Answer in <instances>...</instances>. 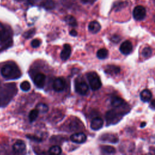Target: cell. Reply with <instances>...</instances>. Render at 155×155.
I'll return each instance as SVG.
<instances>
[{"instance_id": "obj_26", "label": "cell", "mask_w": 155, "mask_h": 155, "mask_svg": "<svg viewBox=\"0 0 155 155\" xmlns=\"http://www.w3.org/2000/svg\"><path fill=\"white\" fill-rule=\"evenodd\" d=\"M49 153H52V154H59L62 152V150L60 147L58 145H54L52 146L51 148H50L48 150Z\"/></svg>"}, {"instance_id": "obj_13", "label": "cell", "mask_w": 155, "mask_h": 155, "mask_svg": "<svg viewBox=\"0 0 155 155\" xmlns=\"http://www.w3.org/2000/svg\"><path fill=\"white\" fill-rule=\"evenodd\" d=\"M25 149V143L21 140H17L13 145V150L15 153H22Z\"/></svg>"}, {"instance_id": "obj_28", "label": "cell", "mask_w": 155, "mask_h": 155, "mask_svg": "<svg viewBox=\"0 0 155 155\" xmlns=\"http://www.w3.org/2000/svg\"><path fill=\"white\" fill-rule=\"evenodd\" d=\"M20 88L22 90L24 91H28V90H30L31 88V85L29 82L28 81H23L21 84H20Z\"/></svg>"}, {"instance_id": "obj_2", "label": "cell", "mask_w": 155, "mask_h": 155, "mask_svg": "<svg viewBox=\"0 0 155 155\" xmlns=\"http://www.w3.org/2000/svg\"><path fill=\"white\" fill-rule=\"evenodd\" d=\"M87 78L91 90H97L102 86V82L98 74L94 71H91L87 74Z\"/></svg>"}, {"instance_id": "obj_4", "label": "cell", "mask_w": 155, "mask_h": 155, "mask_svg": "<svg viewBox=\"0 0 155 155\" xmlns=\"http://www.w3.org/2000/svg\"><path fill=\"white\" fill-rule=\"evenodd\" d=\"M88 86L84 81H79L75 84V90L80 94L85 95L88 91Z\"/></svg>"}, {"instance_id": "obj_7", "label": "cell", "mask_w": 155, "mask_h": 155, "mask_svg": "<svg viewBox=\"0 0 155 155\" xmlns=\"http://www.w3.org/2000/svg\"><path fill=\"white\" fill-rule=\"evenodd\" d=\"M120 51L124 54H130L133 50V45L130 41H125L120 46Z\"/></svg>"}, {"instance_id": "obj_38", "label": "cell", "mask_w": 155, "mask_h": 155, "mask_svg": "<svg viewBox=\"0 0 155 155\" xmlns=\"http://www.w3.org/2000/svg\"><path fill=\"white\" fill-rule=\"evenodd\" d=\"M18 1H21V0H18Z\"/></svg>"}, {"instance_id": "obj_33", "label": "cell", "mask_w": 155, "mask_h": 155, "mask_svg": "<svg viewBox=\"0 0 155 155\" xmlns=\"http://www.w3.org/2000/svg\"><path fill=\"white\" fill-rule=\"evenodd\" d=\"M70 35L73 36H77L78 33H77V31L75 30H71L70 31Z\"/></svg>"}, {"instance_id": "obj_36", "label": "cell", "mask_w": 155, "mask_h": 155, "mask_svg": "<svg viewBox=\"0 0 155 155\" xmlns=\"http://www.w3.org/2000/svg\"><path fill=\"white\" fill-rule=\"evenodd\" d=\"M154 22H155V15H154Z\"/></svg>"}, {"instance_id": "obj_31", "label": "cell", "mask_w": 155, "mask_h": 155, "mask_svg": "<svg viewBox=\"0 0 155 155\" xmlns=\"http://www.w3.org/2000/svg\"><path fill=\"white\" fill-rule=\"evenodd\" d=\"M111 40L113 42H117L119 41L120 38H119V36H117V35H113V36L111 37Z\"/></svg>"}, {"instance_id": "obj_10", "label": "cell", "mask_w": 155, "mask_h": 155, "mask_svg": "<svg viewBox=\"0 0 155 155\" xmlns=\"http://www.w3.org/2000/svg\"><path fill=\"white\" fill-rule=\"evenodd\" d=\"M71 47L69 44H65L64 45L63 49L62 50L60 54V57L62 60L63 61H66L67 60L71 54Z\"/></svg>"}, {"instance_id": "obj_1", "label": "cell", "mask_w": 155, "mask_h": 155, "mask_svg": "<svg viewBox=\"0 0 155 155\" xmlns=\"http://www.w3.org/2000/svg\"><path fill=\"white\" fill-rule=\"evenodd\" d=\"M1 75L7 79H14L19 78L21 73L19 68L15 65L5 64L1 70Z\"/></svg>"}, {"instance_id": "obj_35", "label": "cell", "mask_w": 155, "mask_h": 155, "mask_svg": "<svg viewBox=\"0 0 155 155\" xmlns=\"http://www.w3.org/2000/svg\"><path fill=\"white\" fill-rule=\"evenodd\" d=\"M145 125H146V123H145V122H142L141 124H140V127H143Z\"/></svg>"}, {"instance_id": "obj_34", "label": "cell", "mask_w": 155, "mask_h": 155, "mask_svg": "<svg viewBox=\"0 0 155 155\" xmlns=\"http://www.w3.org/2000/svg\"><path fill=\"white\" fill-rule=\"evenodd\" d=\"M96 0H82L84 3H93Z\"/></svg>"}, {"instance_id": "obj_16", "label": "cell", "mask_w": 155, "mask_h": 155, "mask_svg": "<svg viewBox=\"0 0 155 155\" xmlns=\"http://www.w3.org/2000/svg\"><path fill=\"white\" fill-rule=\"evenodd\" d=\"M101 139L103 141H107L111 143H116L118 142L117 135L113 134H105L101 136Z\"/></svg>"}, {"instance_id": "obj_6", "label": "cell", "mask_w": 155, "mask_h": 155, "mask_svg": "<svg viewBox=\"0 0 155 155\" xmlns=\"http://www.w3.org/2000/svg\"><path fill=\"white\" fill-rule=\"evenodd\" d=\"M70 140L76 143H82L86 141L87 136L83 133H76L70 136Z\"/></svg>"}, {"instance_id": "obj_5", "label": "cell", "mask_w": 155, "mask_h": 155, "mask_svg": "<svg viewBox=\"0 0 155 155\" xmlns=\"http://www.w3.org/2000/svg\"><path fill=\"white\" fill-rule=\"evenodd\" d=\"M65 82L64 79L58 78L54 79L53 83V88L54 91L61 92L65 89Z\"/></svg>"}, {"instance_id": "obj_18", "label": "cell", "mask_w": 155, "mask_h": 155, "mask_svg": "<svg viewBox=\"0 0 155 155\" xmlns=\"http://www.w3.org/2000/svg\"><path fill=\"white\" fill-rule=\"evenodd\" d=\"M124 103V100L118 96H113L111 99V104L114 107H119L122 106Z\"/></svg>"}, {"instance_id": "obj_25", "label": "cell", "mask_w": 155, "mask_h": 155, "mask_svg": "<svg viewBox=\"0 0 155 155\" xmlns=\"http://www.w3.org/2000/svg\"><path fill=\"white\" fill-rule=\"evenodd\" d=\"M36 108L38 109L39 112H41L42 113H46L48 110V106L44 103H39L38 104H37V105L36 106Z\"/></svg>"}, {"instance_id": "obj_27", "label": "cell", "mask_w": 155, "mask_h": 155, "mask_svg": "<svg viewBox=\"0 0 155 155\" xmlns=\"http://www.w3.org/2000/svg\"><path fill=\"white\" fill-rule=\"evenodd\" d=\"M152 54V50L150 47H145L142 51V56L145 58H149Z\"/></svg>"}, {"instance_id": "obj_17", "label": "cell", "mask_w": 155, "mask_h": 155, "mask_svg": "<svg viewBox=\"0 0 155 155\" xmlns=\"http://www.w3.org/2000/svg\"><path fill=\"white\" fill-rule=\"evenodd\" d=\"M105 72L108 74H117L120 72V68L116 65H108L106 67Z\"/></svg>"}, {"instance_id": "obj_24", "label": "cell", "mask_w": 155, "mask_h": 155, "mask_svg": "<svg viewBox=\"0 0 155 155\" xmlns=\"http://www.w3.org/2000/svg\"><path fill=\"white\" fill-rule=\"evenodd\" d=\"M39 111L38 110V109L35 108V109H33L32 110L30 113H29V115H28V118H29V120L31 122H34L36 118L38 117V114H39Z\"/></svg>"}, {"instance_id": "obj_21", "label": "cell", "mask_w": 155, "mask_h": 155, "mask_svg": "<svg viewBox=\"0 0 155 155\" xmlns=\"http://www.w3.org/2000/svg\"><path fill=\"white\" fill-rule=\"evenodd\" d=\"M65 21L71 27H76L78 25L76 19L75 18L71 15H67L65 18Z\"/></svg>"}, {"instance_id": "obj_30", "label": "cell", "mask_w": 155, "mask_h": 155, "mask_svg": "<svg viewBox=\"0 0 155 155\" xmlns=\"http://www.w3.org/2000/svg\"><path fill=\"white\" fill-rule=\"evenodd\" d=\"M41 45V41L37 39H33L31 42V45L33 48H37Z\"/></svg>"}, {"instance_id": "obj_19", "label": "cell", "mask_w": 155, "mask_h": 155, "mask_svg": "<svg viewBox=\"0 0 155 155\" xmlns=\"http://www.w3.org/2000/svg\"><path fill=\"white\" fill-rule=\"evenodd\" d=\"M128 2L127 1V0H119L114 3L113 8L116 10H119L122 8H124L128 5Z\"/></svg>"}, {"instance_id": "obj_22", "label": "cell", "mask_w": 155, "mask_h": 155, "mask_svg": "<svg viewBox=\"0 0 155 155\" xmlns=\"http://www.w3.org/2000/svg\"><path fill=\"white\" fill-rule=\"evenodd\" d=\"M101 151L105 154H114L116 153V149L110 145H103L101 147Z\"/></svg>"}, {"instance_id": "obj_12", "label": "cell", "mask_w": 155, "mask_h": 155, "mask_svg": "<svg viewBox=\"0 0 155 155\" xmlns=\"http://www.w3.org/2000/svg\"><path fill=\"white\" fill-rule=\"evenodd\" d=\"M10 38V35L7 29L0 23V41H7Z\"/></svg>"}, {"instance_id": "obj_8", "label": "cell", "mask_w": 155, "mask_h": 155, "mask_svg": "<svg viewBox=\"0 0 155 155\" xmlns=\"http://www.w3.org/2000/svg\"><path fill=\"white\" fill-rule=\"evenodd\" d=\"M119 117L120 115L115 110H110L105 114L106 120L109 122V124H113V122L114 121L116 122Z\"/></svg>"}, {"instance_id": "obj_3", "label": "cell", "mask_w": 155, "mask_h": 155, "mask_svg": "<svg viewBox=\"0 0 155 155\" xmlns=\"http://www.w3.org/2000/svg\"><path fill=\"white\" fill-rule=\"evenodd\" d=\"M146 9L142 5H137L134 7L133 15L136 21H141L145 18L146 16Z\"/></svg>"}, {"instance_id": "obj_37", "label": "cell", "mask_w": 155, "mask_h": 155, "mask_svg": "<svg viewBox=\"0 0 155 155\" xmlns=\"http://www.w3.org/2000/svg\"><path fill=\"white\" fill-rule=\"evenodd\" d=\"M154 5H155V0H154Z\"/></svg>"}, {"instance_id": "obj_20", "label": "cell", "mask_w": 155, "mask_h": 155, "mask_svg": "<svg viewBox=\"0 0 155 155\" xmlns=\"http://www.w3.org/2000/svg\"><path fill=\"white\" fill-rule=\"evenodd\" d=\"M41 6L47 10H51L54 7L55 4L53 0H44L42 2Z\"/></svg>"}, {"instance_id": "obj_9", "label": "cell", "mask_w": 155, "mask_h": 155, "mask_svg": "<svg viewBox=\"0 0 155 155\" xmlns=\"http://www.w3.org/2000/svg\"><path fill=\"white\" fill-rule=\"evenodd\" d=\"M45 75L43 73H38L37 74L34 79H33V82L34 84L39 88H42L45 84Z\"/></svg>"}, {"instance_id": "obj_29", "label": "cell", "mask_w": 155, "mask_h": 155, "mask_svg": "<svg viewBox=\"0 0 155 155\" xmlns=\"http://www.w3.org/2000/svg\"><path fill=\"white\" fill-rule=\"evenodd\" d=\"M35 28H32V29H30L29 30L25 31L24 34H23V36L25 38H27V39H28V38H31L35 33Z\"/></svg>"}, {"instance_id": "obj_23", "label": "cell", "mask_w": 155, "mask_h": 155, "mask_svg": "<svg viewBox=\"0 0 155 155\" xmlns=\"http://www.w3.org/2000/svg\"><path fill=\"white\" fill-rule=\"evenodd\" d=\"M108 55V51L105 48H101L97 51L96 56L100 59H104L107 58Z\"/></svg>"}, {"instance_id": "obj_11", "label": "cell", "mask_w": 155, "mask_h": 155, "mask_svg": "<svg viewBox=\"0 0 155 155\" xmlns=\"http://www.w3.org/2000/svg\"><path fill=\"white\" fill-rule=\"evenodd\" d=\"M104 124L103 120L99 117L94 118L90 124V127L93 130H98L101 129Z\"/></svg>"}, {"instance_id": "obj_15", "label": "cell", "mask_w": 155, "mask_h": 155, "mask_svg": "<svg viewBox=\"0 0 155 155\" xmlns=\"http://www.w3.org/2000/svg\"><path fill=\"white\" fill-rule=\"evenodd\" d=\"M140 97L143 102H149L152 97V93L150 90L145 89L140 92Z\"/></svg>"}, {"instance_id": "obj_14", "label": "cell", "mask_w": 155, "mask_h": 155, "mask_svg": "<svg viewBox=\"0 0 155 155\" xmlns=\"http://www.w3.org/2000/svg\"><path fill=\"white\" fill-rule=\"evenodd\" d=\"M101 26L100 24L96 21H93L90 22L88 24V30L92 33H97L100 31Z\"/></svg>"}, {"instance_id": "obj_32", "label": "cell", "mask_w": 155, "mask_h": 155, "mask_svg": "<svg viewBox=\"0 0 155 155\" xmlns=\"http://www.w3.org/2000/svg\"><path fill=\"white\" fill-rule=\"evenodd\" d=\"M27 136L28 138H29V139H32V140H34V139H35V141H38V142L41 141V139H39V138L38 137H35V136H28V135H27Z\"/></svg>"}]
</instances>
